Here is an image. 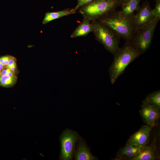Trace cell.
I'll return each mask as SVG.
<instances>
[{
    "label": "cell",
    "mask_w": 160,
    "mask_h": 160,
    "mask_svg": "<svg viewBox=\"0 0 160 160\" xmlns=\"http://www.w3.org/2000/svg\"><path fill=\"white\" fill-rule=\"evenodd\" d=\"M140 55L130 42L126 41L113 55V61L109 69L111 83L114 84L129 65Z\"/></svg>",
    "instance_id": "6da1fadb"
},
{
    "label": "cell",
    "mask_w": 160,
    "mask_h": 160,
    "mask_svg": "<svg viewBox=\"0 0 160 160\" xmlns=\"http://www.w3.org/2000/svg\"><path fill=\"white\" fill-rule=\"evenodd\" d=\"M97 20L109 27L126 41H130L135 29L132 18L124 17L116 10Z\"/></svg>",
    "instance_id": "7a4b0ae2"
},
{
    "label": "cell",
    "mask_w": 160,
    "mask_h": 160,
    "mask_svg": "<svg viewBox=\"0 0 160 160\" xmlns=\"http://www.w3.org/2000/svg\"><path fill=\"white\" fill-rule=\"evenodd\" d=\"M120 0H93L80 8L79 12L90 20H98L116 10Z\"/></svg>",
    "instance_id": "3957f363"
},
{
    "label": "cell",
    "mask_w": 160,
    "mask_h": 160,
    "mask_svg": "<svg viewBox=\"0 0 160 160\" xmlns=\"http://www.w3.org/2000/svg\"><path fill=\"white\" fill-rule=\"evenodd\" d=\"M95 39L114 55L119 48L120 38L110 28L97 20L91 21Z\"/></svg>",
    "instance_id": "277c9868"
},
{
    "label": "cell",
    "mask_w": 160,
    "mask_h": 160,
    "mask_svg": "<svg viewBox=\"0 0 160 160\" xmlns=\"http://www.w3.org/2000/svg\"><path fill=\"white\" fill-rule=\"evenodd\" d=\"M159 21L155 20L145 26L135 29L129 42L141 55L149 49Z\"/></svg>",
    "instance_id": "5b68a950"
},
{
    "label": "cell",
    "mask_w": 160,
    "mask_h": 160,
    "mask_svg": "<svg viewBox=\"0 0 160 160\" xmlns=\"http://www.w3.org/2000/svg\"><path fill=\"white\" fill-rule=\"evenodd\" d=\"M80 137L77 132L72 130L66 129L63 131L60 138L61 145L60 159H73L76 145Z\"/></svg>",
    "instance_id": "8992f818"
},
{
    "label": "cell",
    "mask_w": 160,
    "mask_h": 160,
    "mask_svg": "<svg viewBox=\"0 0 160 160\" xmlns=\"http://www.w3.org/2000/svg\"><path fill=\"white\" fill-rule=\"evenodd\" d=\"M151 10L149 3L147 1L144 2L140 6L132 18L135 29L142 27L155 20H158L152 15Z\"/></svg>",
    "instance_id": "52a82bcc"
},
{
    "label": "cell",
    "mask_w": 160,
    "mask_h": 160,
    "mask_svg": "<svg viewBox=\"0 0 160 160\" xmlns=\"http://www.w3.org/2000/svg\"><path fill=\"white\" fill-rule=\"evenodd\" d=\"M152 127L148 124L142 126L141 128L129 139L127 145H132L140 147L146 145L149 139Z\"/></svg>",
    "instance_id": "ba28073f"
},
{
    "label": "cell",
    "mask_w": 160,
    "mask_h": 160,
    "mask_svg": "<svg viewBox=\"0 0 160 160\" xmlns=\"http://www.w3.org/2000/svg\"><path fill=\"white\" fill-rule=\"evenodd\" d=\"M140 113L144 122L152 127L160 116V111L150 105L142 102Z\"/></svg>",
    "instance_id": "9c48e42d"
},
{
    "label": "cell",
    "mask_w": 160,
    "mask_h": 160,
    "mask_svg": "<svg viewBox=\"0 0 160 160\" xmlns=\"http://www.w3.org/2000/svg\"><path fill=\"white\" fill-rule=\"evenodd\" d=\"M74 151L73 156L76 160H95L97 158L91 153L89 147L80 136Z\"/></svg>",
    "instance_id": "30bf717a"
},
{
    "label": "cell",
    "mask_w": 160,
    "mask_h": 160,
    "mask_svg": "<svg viewBox=\"0 0 160 160\" xmlns=\"http://www.w3.org/2000/svg\"><path fill=\"white\" fill-rule=\"evenodd\" d=\"M156 140L155 138L150 145L142 147L137 155L132 160H154L158 157L156 153Z\"/></svg>",
    "instance_id": "8fae6325"
},
{
    "label": "cell",
    "mask_w": 160,
    "mask_h": 160,
    "mask_svg": "<svg viewBox=\"0 0 160 160\" xmlns=\"http://www.w3.org/2000/svg\"><path fill=\"white\" fill-rule=\"evenodd\" d=\"M94 28L91 21L83 17L81 23L78 26L71 36V38L87 36L89 33L93 32Z\"/></svg>",
    "instance_id": "7c38bea8"
},
{
    "label": "cell",
    "mask_w": 160,
    "mask_h": 160,
    "mask_svg": "<svg viewBox=\"0 0 160 160\" xmlns=\"http://www.w3.org/2000/svg\"><path fill=\"white\" fill-rule=\"evenodd\" d=\"M141 147L132 145H127L119 150L118 154V159L132 160L140 152Z\"/></svg>",
    "instance_id": "4fadbf2b"
},
{
    "label": "cell",
    "mask_w": 160,
    "mask_h": 160,
    "mask_svg": "<svg viewBox=\"0 0 160 160\" xmlns=\"http://www.w3.org/2000/svg\"><path fill=\"white\" fill-rule=\"evenodd\" d=\"M141 0H130L125 4L121 6L122 10L119 11L121 16L129 18H132L134 12L140 7V3Z\"/></svg>",
    "instance_id": "5bb4252c"
},
{
    "label": "cell",
    "mask_w": 160,
    "mask_h": 160,
    "mask_svg": "<svg viewBox=\"0 0 160 160\" xmlns=\"http://www.w3.org/2000/svg\"><path fill=\"white\" fill-rule=\"evenodd\" d=\"M76 12V11L74 8H67L57 12H48L45 13L42 23L43 24H46L53 20L74 14Z\"/></svg>",
    "instance_id": "9a60e30c"
},
{
    "label": "cell",
    "mask_w": 160,
    "mask_h": 160,
    "mask_svg": "<svg viewBox=\"0 0 160 160\" xmlns=\"http://www.w3.org/2000/svg\"><path fill=\"white\" fill-rule=\"evenodd\" d=\"M142 102L148 103L160 111V90L153 92L148 94Z\"/></svg>",
    "instance_id": "2e32d148"
},
{
    "label": "cell",
    "mask_w": 160,
    "mask_h": 160,
    "mask_svg": "<svg viewBox=\"0 0 160 160\" xmlns=\"http://www.w3.org/2000/svg\"><path fill=\"white\" fill-rule=\"evenodd\" d=\"M17 80V77L15 76H10L7 75L0 76V86L8 87L14 85Z\"/></svg>",
    "instance_id": "e0dca14e"
},
{
    "label": "cell",
    "mask_w": 160,
    "mask_h": 160,
    "mask_svg": "<svg viewBox=\"0 0 160 160\" xmlns=\"http://www.w3.org/2000/svg\"><path fill=\"white\" fill-rule=\"evenodd\" d=\"M155 8L151 10V13L155 18L159 20L160 19V0H156Z\"/></svg>",
    "instance_id": "ac0fdd59"
},
{
    "label": "cell",
    "mask_w": 160,
    "mask_h": 160,
    "mask_svg": "<svg viewBox=\"0 0 160 160\" xmlns=\"http://www.w3.org/2000/svg\"><path fill=\"white\" fill-rule=\"evenodd\" d=\"M93 0H77L76 6L74 8L76 11L80 8L89 4Z\"/></svg>",
    "instance_id": "d6986e66"
},
{
    "label": "cell",
    "mask_w": 160,
    "mask_h": 160,
    "mask_svg": "<svg viewBox=\"0 0 160 160\" xmlns=\"http://www.w3.org/2000/svg\"><path fill=\"white\" fill-rule=\"evenodd\" d=\"M12 56L9 55H7L1 57H0V62L4 65L6 66Z\"/></svg>",
    "instance_id": "ffe728a7"
},
{
    "label": "cell",
    "mask_w": 160,
    "mask_h": 160,
    "mask_svg": "<svg viewBox=\"0 0 160 160\" xmlns=\"http://www.w3.org/2000/svg\"><path fill=\"white\" fill-rule=\"evenodd\" d=\"M16 63V59L14 57L12 56L8 62V65L6 66L7 67L10 66Z\"/></svg>",
    "instance_id": "44dd1931"
},
{
    "label": "cell",
    "mask_w": 160,
    "mask_h": 160,
    "mask_svg": "<svg viewBox=\"0 0 160 160\" xmlns=\"http://www.w3.org/2000/svg\"><path fill=\"white\" fill-rule=\"evenodd\" d=\"M7 67L9 68L11 71H12L13 72L15 73L16 72V63H14L11 66Z\"/></svg>",
    "instance_id": "7402d4cb"
},
{
    "label": "cell",
    "mask_w": 160,
    "mask_h": 160,
    "mask_svg": "<svg viewBox=\"0 0 160 160\" xmlns=\"http://www.w3.org/2000/svg\"><path fill=\"white\" fill-rule=\"evenodd\" d=\"M120 0V5L122 6L125 4L126 3H127L130 0Z\"/></svg>",
    "instance_id": "603a6c76"
},
{
    "label": "cell",
    "mask_w": 160,
    "mask_h": 160,
    "mask_svg": "<svg viewBox=\"0 0 160 160\" xmlns=\"http://www.w3.org/2000/svg\"><path fill=\"white\" fill-rule=\"evenodd\" d=\"M6 67V66L4 65L1 62H0V70L1 71Z\"/></svg>",
    "instance_id": "cb8c5ba5"
},
{
    "label": "cell",
    "mask_w": 160,
    "mask_h": 160,
    "mask_svg": "<svg viewBox=\"0 0 160 160\" xmlns=\"http://www.w3.org/2000/svg\"><path fill=\"white\" fill-rule=\"evenodd\" d=\"M1 71L0 70V76L1 75Z\"/></svg>",
    "instance_id": "d4e9b609"
}]
</instances>
